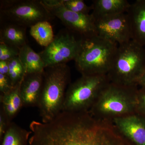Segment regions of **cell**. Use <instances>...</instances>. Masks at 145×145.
Masks as SVG:
<instances>
[{"instance_id":"1","label":"cell","mask_w":145,"mask_h":145,"mask_svg":"<svg viewBox=\"0 0 145 145\" xmlns=\"http://www.w3.org/2000/svg\"><path fill=\"white\" fill-rule=\"evenodd\" d=\"M28 145H107L89 112L62 111L46 123L33 121Z\"/></svg>"},{"instance_id":"2","label":"cell","mask_w":145,"mask_h":145,"mask_svg":"<svg viewBox=\"0 0 145 145\" xmlns=\"http://www.w3.org/2000/svg\"><path fill=\"white\" fill-rule=\"evenodd\" d=\"M138 86L110 82L102 90L89 110L96 119L108 121L135 114Z\"/></svg>"},{"instance_id":"3","label":"cell","mask_w":145,"mask_h":145,"mask_svg":"<svg viewBox=\"0 0 145 145\" xmlns=\"http://www.w3.org/2000/svg\"><path fill=\"white\" fill-rule=\"evenodd\" d=\"M41 94L38 107L42 122L54 119L62 111L66 92L71 80L70 69L67 64L44 69Z\"/></svg>"},{"instance_id":"4","label":"cell","mask_w":145,"mask_h":145,"mask_svg":"<svg viewBox=\"0 0 145 145\" xmlns=\"http://www.w3.org/2000/svg\"><path fill=\"white\" fill-rule=\"evenodd\" d=\"M118 45L98 36L81 39L74 60L77 70L84 75H107L112 64Z\"/></svg>"},{"instance_id":"5","label":"cell","mask_w":145,"mask_h":145,"mask_svg":"<svg viewBox=\"0 0 145 145\" xmlns=\"http://www.w3.org/2000/svg\"><path fill=\"white\" fill-rule=\"evenodd\" d=\"M145 71V49L131 40L118 45L107 75L110 82L121 85H137V81Z\"/></svg>"},{"instance_id":"6","label":"cell","mask_w":145,"mask_h":145,"mask_svg":"<svg viewBox=\"0 0 145 145\" xmlns=\"http://www.w3.org/2000/svg\"><path fill=\"white\" fill-rule=\"evenodd\" d=\"M110 82L107 75H82L68 87L62 111H89Z\"/></svg>"},{"instance_id":"7","label":"cell","mask_w":145,"mask_h":145,"mask_svg":"<svg viewBox=\"0 0 145 145\" xmlns=\"http://www.w3.org/2000/svg\"><path fill=\"white\" fill-rule=\"evenodd\" d=\"M0 3V16L2 21L26 28L55 18L41 0H6L1 1Z\"/></svg>"},{"instance_id":"8","label":"cell","mask_w":145,"mask_h":145,"mask_svg":"<svg viewBox=\"0 0 145 145\" xmlns=\"http://www.w3.org/2000/svg\"><path fill=\"white\" fill-rule=\"evenodd\" d=\"M54 17L61 21L66 29L81 39L97 35L95 18L92 14L75 13L63 4V0H41Z\"/></svg>"},{"instance_id":"9","label":"cell","mask_w":145,"mask_h":145,"mask_svg":"<svg viewBox=\"0 0 145 145\" xmlns=\"http://www.w3.org/2000/svg\"><path fill=\"white\" fill-rule=\"evenodd\" d=\"M81 38L67 29L60 30L52 43L39 53L45 67L67 64L74 60L78 54Z\"/></svg>"},{"instance_id":"10","label":"cell","mask_w":145,"mask_h":145,"mask_svg":"<svg viewBox=\"0 0 145 145\" xmlns=\"http://www.w3.org/2000/svg\"><path fill=\"white\" fill-rule=\"evenodd\" d=\"M95 18L98 36L118 45L132 40L130 23L127 13Z\"/></svg>"},{"instance_id":"11","label":"cell","mask_w":145,"mask_h":145,"mask_svg":"<svg viewBox=\"0 0 145 145\" xmlns=\"http://www.w3.org/2000/svg\"><path fill=\"white\" fill-rule=\"evenodd\" d=\"M122 135L134 145H145V118L135 113L113 120Z\"/></svg>"},{"instance_id":"12","label":"cell","mask_w":145,"mask_h":145,"mask_svg":"<svg viewBox=\"0 0 145 145\" xmlns=\"http://www.w3.org/2000/svg\"><path fill=\"white\" fill-rule=\"evenodd\" d=\"M43 72L44 71L25 74L24 76L20 86L24 106H38L42 88Z\"/></svg>"},{"instance_id":"13","label":"cell","mask_w":145,"mask_h":145,"mask_svg":"<svg viewBox=\"0 0 145 145\" xmlns=\"http://www.w3.org/2000/svg\"><path fill=\"white\" fill-rule=\"evenodd\" d=\"M129 18L133 40L145 45V0H137L131 4L126 13Z\"/></svg>"},{"instance_id":"14","label":"cell","mask_w":145,"mask_h":145,"mask_svg":"<svg viewBox=\"0 0 145 145\" xmlns=\"http://www.w3.org/2000/svg\"><path fill=\"white\" fill-rule=\"evenodd\" d=\"M21 82L18 83L8 92L0 94V110L10 121L24 107L20 92Z\"/></svg>"},{"instance_id":"15","label":"cell","mask_w":145,"mask_h":145,"mask_svg":"<svg viewBox=\"0 0 145 145\" xmlns=\"http://www.w3.org/2000/svg\"><path fill=\"white\" fill-rule=\"evenodd\" d=\"M130 5L127 0H94L91 14L99 18L126 13Z\"/></svg>"},{"instance_id":"16","label":"cell","mask_w":145,"mask_h":145,"mask_svg":"<svg viewBox=\"0 0 145 145\" xmlns=\"http://www.w3.org/2000/svg\"><path fill=\"white\" fill-rule=\"evenodd\" d=\"M25 27L4 22L0 29V43L20 49L27 44Z\"/></svg>"},{"instance_id":"17","label":"cell","mask_w":145,"mask_h":145,"mask_svg":"<svg viewBox=\"0 0 145 145\" xmlns=\"http://www.w3.org/2000/svg\"><path fill=\"white\" fill-rule=\"evenodd\" d=\"M19 58L25 74L43 72L45 68L40 55L35 52L28 44L20 49Z\"/></svg>"},{"instance_id":"18","label":"cell","mask_w":145,"mask_h":145,"mask_svg":"<svg viewBox=\"0 0 145 145\" xmlns=\"http://www.w3.org/2000/svg\"><path fill=\"white\" fill-rule=\"evenodd\" d=\"M31 133V131L12 122L1 141V145H28Z\"/></svg>"},{"instance_id":"19","label":"cell","mask_w":145,"mask_h":145,"mask_svg":"<svg viewBox=\"0 0 145 145\" xmlns=\"http://www.w3.org/2000/svg\"><path fill=\"white\" fill-rule=\"evenodd\" d=\"M29 33L39 45L45 48L52 43L55 37L52 27L48 21L40 22L31 26Z\"/></svg>"},{"instance_id":"20","label":"cell","mask_w":145,"mask_h":145,"mask_svg":"<svg viewBox=\"0 0 145 145\" xmlns=\"http://www.w3.org/2000/svg\"><path fill=\"white\" fill-rule=\"evenodd\" d=\"M65 8L75 13L89 14L92 10L91 6H88L83 0H63Z\"/></svg>"},{"instance_id":"21","label":"cell","mask_w":145,"mask_h":145,"mask_svg":"<svg viewBox=\"0 0 145 145\" xmlns=\"http://www.w3.org/2000/svg\"><path fill=\"white\" fill-rule=\"evenodd\" d=\"M20 51L19 48L0 43V61H7L18 57Z\"/></svg>"},{"instance_id":"22","label":"cell","mask_w":145,"mask_h":145,"mask_svg":"<svg viewBox=\"0 0 145 145\" xmlns=\"http://www.w3.org/2000/svg\"><path fill=\"white\" fill-rule=\"evenodd\" d=\"M135 112L145 118V88L141 87L138 89Z\"/></svg>"},{"instance_id":"23","label":"cell","mask_w":145,"mask_h":145,"mask_svg":"<svg viewBox=\"0 0 145 145\" xmlns=\"http://www.w3.org/2000/svg\"><path fill=\"white\" fill-rule=\"evenodd\" d=\"M13 86L10 78L7 75L0 74V93L1 94L8 92L13 88Z\"/></svg>"},{"instance_id":"24","label":"cell","mask_w":145,"mask_h":145,"mask_svg":"<svg viewBox=\"0 0 145 145\" xmlns=\"http://www.w3.org/2000/svg\"><path fill=\"white\" fill-rule=\"evenodd\" d=\"M12 121L6 116L3 112L0 110V140H2L3 137Z\"/></svg>"},{"instance_id":"25","label":"cell","mask_w":145,"mask_h":145,"mask_svg":"<svg viewBox=\"0 0 145 145\" xmlns=\"http://www.w3.org/2000/svg\"><path fill=\"white\" fill-rule=\"evenodd\" d=\"M9 67L7 61H0V74L8 76Z\"/></svg>"},{"instance_id":"26","label":"cell","mask_w":145,"mask_h":145,"mask_svg":"<svg viewBox=\"0 0 145 145\" xmlns=\"http://www.w3.org/2000/svg\"><path fill=\"white\" fill-rule=\"evenodd\" d=\"M137 85L140 86L141 87L145 88V71L137 81Z\"/></svg>"}]
</instances>
